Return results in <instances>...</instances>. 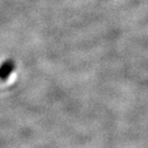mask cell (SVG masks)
Returning a JSON list of instances; mask_svg holds the SVG:
<instances>
[{
	"instance_id": "1",
	"label": "cell",
	"mask_w": 148,
	"mask_h": 148,
	"mask_svg": "<svg viewBox=\"0 0 148 148\" xmlns=\"http://www.w3.org/2000/svg\"><path fill=\"white\" fill-rule=\"evenodd\" d=\"M14 64L13 61L9 60L4 62L0 66V79L6 80L7 78H9V76L14 71Z\"/></svg>"
}]
</instances>
